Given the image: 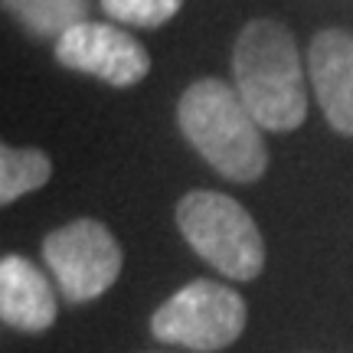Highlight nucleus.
<instances>
[{
  "mask_svg": "<svg viewBox=\"0 0 353 353\" xmlns=\"http://www.w3.org/2000/svg\"><path fill=\"white\" fill-rule=\"evenodd\" d=\"M176 121L187 141L196 148L216 174L236 183H252L268 167L262 131L252 112L245 108L236 85L223 79H203L180 95Z\"/></svg>",
  "mask_w": 353,
  "mask_h": 353,
  "instance_id": "obj_1",
  "label": "nucleus"
},
{
  "mask_svg": "<svg viewBox=\"0 0 353 353\" xmlns=\"http://www.w3.org/2000/svg\"><path fill=\"white\" fill-rule=\"evenodd\" d=\"M232 76L252 118L268 131H291L307 114V92L294 37L275 20H252L236 39Z\"/></svg>",
  "mask_w": 353,
  "mask_h": 353,
  "instance_id": "obj_2",
  "label": "nucleus"
},
{
  "mask_svg": "<svg viewBox=\"0 0 353 353\" xmlns=\"http://www.w3.org/2000/svg\"><path fill=\"white\" fill-rule=\"evenodd\" d=\"M176 226L190 249L226 278L252 281L265 268V242L249 210L226 193L193 190L176 203Z\"/></svg>",
  "mask_w": 353,
  "mask_h": 353,
  "instance_id": "obj_3",
  "label": "nucleus"
},
{
  "mask_svg": "<svg viewBox=\"0 0 353 353\" xmlns=\"http://www.w3.org/2000/svg\"><path fill=\"white\" fill-rule=\"evenodd\" d=\"M245 327V301L239 291L210 278H196L170 294L151 317V334L164 343L213 353L239 341Z\"/></svg>",
  "mask_w": 353,
  "mask_h": 353,
  "instance_id": "obj_4",
  "label": "nucleus"
},
{
  "mask_svg": "<svg viewBox=\"0 0 353 353\" xmlns=\"http://www.w3.org/2000/svg\"><path fill=\"white\" fill-rule=\"evenodd\" d=\"M43 259L65 301H92L121 275V245L99 219H76L43 242Z\"/></svg>",
  "mask_w": 353,
  "mask_h": 353,
  "instance_id": "obj_5",
  "label": "nucleus"
},
{
  "mask_svg": "<svg viewBox=\"0 0 353 353\" xmlns=\"http://www.w3.org/2000/svg\"><path fill=\"white\" fill-rule=\"evenodd\" d=\"M56 59L65 69L95 76L108 85H134L148 76L151 59L134 37L108 23H79L56 39Z\"/></svg>",
  "mask_w": 353,
  "mask_h": 353,
  "instance_id": "obj_6",
  "label": "nucleus"
},
{
  "mask_svg": "<svg viewBox=\"0 0 353 353\" xmlns=\"http://www.w3.org/2000/svg\"><path fill=\"white\" fill-rule=\"evenodd\" d=\"M307 69L330 128L353 138V37L343 30L317 33L307 50Z\"/></svg>",
  "mask_w": 353,
  "mask_h": 353,
  "instance_id": "obj_7",
  "label": "nucleus"
},
{
  "mask_svg": "<svg viewBox=\"0 0 353 353\" xmlns=\"http://www.w3.org/2000/svg\"><path fill=\"white\" fill-rule=\"evenodd\" d=\"M56 294L46 275L23 255H3L0 259V317L26 334H39L56 321Z\"/></svg>",
  "mask_w": 353,
  "mask_h": 353,
  "instance_id": "obj_8",
  "label": "nucleus"
},
{
  "mask_svg": "<svg viewBox=\"0 0 353 353\" xmlns=\"http://www.w3.org/2000/svg\"><path fill=\"white\" fill-rule=\"evenodd\" d=\"M3 7L33 33L59 39L88 20V0H3Z\"/></svg>",
  "mask_w": 353,
  "mask_h": 353,
  "instance_id": "obj_9",
  "label": "nucleus"
},
{
  "mask_svg": "<svg viewBox=\"0 0 353 353\" xmlns=\"http://www.w3.org/2000/svg\"><path fill=\"white\" fill-rule=\"evenodd\" d=\"M52 174L50 157L43 151H26V148H3L0 151V203L10 206L26 193L39 190Z\"/></svg>",
  "mask_w": 353,
  "mask_h": 353,
  "instance_id": "obj_10",
  "label": "nucleus"
},
{
  "mask_svg": "<svg viewBox=\"0 0 353 353\" xmlns=\"http://www.w3.org/2000/svg\"><path fill=\"white\" fill-rule=\"evenodd\" d=\"M183 0H101V10L118 23L131 26H161L167 23Z\"/></svg>",
  "mask_w": 353,
  "mask_h": 353,
  "instance_id": "obj_11",
  "label": "nucleus"
}]
</instances>
